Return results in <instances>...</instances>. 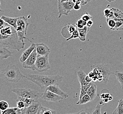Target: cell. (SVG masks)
I'll use <instances>...</instances> for the list:
<instances>
[{
  "mask_svg": "<svg viewBox=\"0 0 123 114\" xmlns=\"http://www.w3.org/2000/svg\"><path fill=\"white\" fill-rule=\"evenodd\" d=\"M25 45L13 27L5 22L0 28V47L19 51L24 48Z\"/></svg>",
  "mask_w": 123,
  "mask_h": 114,
  "instance_id": "6da1fadb",
  "label": "cell"
},
{
  "mask_svg": "<svg viewBox=\"0 0 123 114\" xmlns=\"http://www.w3.org/2000/svg\"><path fill=\"white\" fill-rule=\"evenodd\" d=\"M25 78L37 86L41 89H46L49 86L59 85L62 82L64 77L59 75L54 76L39 75H25Z\"/></svg>",
  "mask_w": 123,
  "mask_h": 114,
  "instance_id": "7a4b0ae2",
  "label": "cell"
},
{
  "mask_svg": "<svg viewBox=\"0 0 123 114\" xmlns=\"http://www.w3.org/2000/svg\"><path fill=\"white\" fill-rule=\"evenodd\" d=\"M90 68L95 75L92 79L94 82L98 81L106 84L110 76L113 74L110 64H95L91 65Z\"/></svg>",
  "mask_w": 123,
  "mask_h": 114,
  "instance_id": "3957f363",
  "label": "cell"
},
{
  "mask_svg": "<svg viewBox=\"0 0 123 114\" xmlns=\"http://www.w3.org/2000/svg\"><path fill=\"white\" fill-rule=\"evenodd\" d=\"M2 74L5 80L12 83H17L20 80L25 78V75L22 73L18 67L15 65H9L3 69Z\"/></svg>",
  "mask_w": 123,
  "mask_h": 114,
  "instance_id": "277c9868",
  "label": "cell"
},
{
  "mask_svg": "<svg viewBox=\"0 0 123 114\" xmlns=\"http://www.w3.org/2000/svg\"><path fill=\"white\" fill-rule=\"evenodd\" d=\"M12 91L16 94L18 97L32 99L36 101L41 98L42 94L37 91L26 88L13 89L12 90Z\"/></svg>",
  "mask_w": 123,
  "mask_h": 114,
  "instance_id": "5b68a950",
  "label": "cell"
},
{
  "mask_svg": "<svg viewBox=\"0 0 123 114\" xmlns=\"http://www.w3.org/2000/svg\"><path fill=\"white\" fill-rule=\"evenodd\" d=\"M29 23L27 22V19L24 16L19 17V19L17 22V28L16 31L20 40L22 41H24V39L27 40L32 43L29 39H27L25 37L27 34V29Z\"/></svg>",
  "mask_w": 123,
  "mask_h": 114,
  "instance_id": "8992f818",
  "label": "cell"
},
{
  "mask_svg": "<svg viewBox=\"0 0 123 114\" xmlns=\"http://www.w3.org/2000/svg\"><path fill=\"white\" fill-rule=\"evenodd\" d=\"M49 55H37L35 63V70L40 72H46L50 69L49 61Z\"/></svg>",
  "mask_w": 123,
  "mask_h": 114,
  "instance_id": "52a82bcc",
  "label": "cell"
},
{
  "mask_svg": "<svg viewBox=\"0 0 123 114\" xmlns=\"http://www.w3.org/2000/svg\"><path fill=\"white\" fill-rule=\"evenodd\" d=\"M74 4L75 3L72 1H58V18H61L63 15L68 16V14L73 9Z\"/></svg>",
  "mask_w": 123,
  "mask_h": 114,
  "instance_id": "ba28073f",
  "label": "cell"
},
{
  "mask_svg": "<svg viewBox=\"0 0 123 114\" xmlns=\"http://www.w3.org/2000/svg\"><path fill=\"white\" fill-rule=\"evenodd\" d=\"M37 54L35 49L32 52L27 60L22 63V67L24 69H29L32 70H35V63L37 58Z\"/></svg>",
  "mask_w": 123,
  "mask_h": 114,
  "instance_id": "9c48e42d",
  "label": "cell"
},
{
  "mask_svg": "<svg viewBox=\"0 0 123 114\" xmlns=\"http://www.w3.org/2000/svg\"><path fill=\"white\" fill-rule=\"evenodd\" d=\"M42 106L40 102L36 101L24 109L22 111L21 114H40Z\"/></svg>",
  "mask_w": 123,
  "mask_h": 114,
  "instance_id": "30bf717a",
  "label": "cell"
},
{
  "mask_svg": "<svg viewBox=\"0 0 123 114\" xmlns=\"http://www.w3.org/2000/svg\"><path fill=\"white\" fill-rule=\"evenodd\" d=\"M41 99L48 102H57L64 99L62 97L47 90H45L42 93Z\"/></svg>",
  "mask_w": 123,
  "mask_h": 114,
  "instance_id": "8fae6325",
  "label": "cell"
},
{
  "mask_svg": "<svg viewBox=\"0 0 123 114\" xmlns=\"http://www.w3.org/2000/svg\"><path fill=\"white\" fill-rule=\"evenodd\" d=\"M35 49L37 55L46 56L49 55L50 50L48 47L43 43H35Z\"/></svg>",
  "mask_w": 123,
  "mask_h": 114,
  "instance_id": "7c38bea8",
  "label": "cell"
},
{
  "mask_svg": "<svg viewBox=\"0 0 123 114\" xmlns=\"http://www.w3.org/2000/svg\"><path fill=\"white\" fill-rule=\"evenodd\" d=\"M76 29L77 27L75 24H68L62 28L61 31L62 36L67 39L71 36L72 33Z\"/></svg>",
  "mask_w": 123,
  "mask_h": 114,
  "instance_id": "4fadbf2b",
  "label": "cell"
},
{
  "mask_svg": "<svg viewBox=\"0 0 123 114\" xmlns=\"http://www.w3.org/2000/svg\"><path fill=\"white\" fill-rule=\"evenodd\" d=\"M46 90H49L52 92L54 93L55 94L62 97L64 99H66L68 97V94L66 93H64V91H63L60 88L59 85H53L49 86L46 88Z\"/></svg>",
  "mask_w": 123,
  "mask_h": 114,
  "instance_id": "5bb4252c",
  "label": "cell"
},
{
  "mask_svg": "<svg viewBox=\"0 0 123 114\" xmlns=\"http://www.w3.org/2000/svg\"><path fill=\"white\" fill-rule=\"evenodd\" d=\"M35 49V43L33 42L31 43V44L29 48H27L26 50H24V51L22 54L21 55L19 58V61L23 63L29 57L31 54Z\"/></svg>",
  "mask_w": 123,
  "mask_h": 114,
  "instance_id": "9a60e30c",
  "label": "cell"
},
{
  "mask_svg": "<svg viewBox=\"0 0 123 114\" xmlns=\"http://www.w3.org/2000/svg\"><path fill=\"white\" fill-rule=\"evenodd\" d=\"M1 18L3 19L5 22L9 25L12 27H13L14 29H16L17 28V22L19 19L18 18H11L7 16H2L1 17Z\"/></svg>",
  "mask_w": 123,
  "mask_h": 114,
  "instance_id": "2e32d148",
  "label": "cell"
},
{
  "mask_svg": "<svg viewBox=\"0 0 123 114\" xmlns=\"http://www.w3.org/2000/svg\"><path fill=\"white\" fill-rule=\"evenodd\" d=\"M13 54L8 49L0 47V61L8 59Z\"/></svg>",
  "mask_w": 123,
  "mask_h": 114,
  "instance_id": "e0dca14e",
  "label": "cell"
},
{
  "mask_svg": "<svg viewBox=\"0 0 123 114\" xmlns=\"http://www.w3.org/2000/svg\"><path fill=\"white\" fill-rule=\"evenodd\" d=\"M77 75L78 80L80 83L81 86L86 85L89 83L86 81L85 79H86V74L83 70H80V71H78L77 72Z\"/></svg>",
  "mask_w": 123,
  "mask_h": 114,
  "instance_id": "ac0fdd59",
  "label": "cell"
},
{
  "mask_svg": "<svg viewBox=\"0 0 123 114\" xmlns=\"http://www.w3.org/2000/svg\"><path fill=\"white\" fill-rule=\"evenodd\" d=\"M79 33V39L81 41H85L86 40V37L88 33L90 28L86 26L83 29H78L77 28Z\"/></svg>",
  "mask_w": 123,
  "mask_h": 114,
  "instance_id": "d6986e66",
  "label": "cell"
},
{
  "mask_svg": "<svg viewBox=\"0 0 123 114\" xmlns=\"http://www.w3.org/2000/svg\"><path fill=\"white\" fill-rule=\"evenodd\" d=\"M97 89V85L92 83L91 86H90L87 91V94L89 96L92 101H93L96 97Z\"/></svg>",
  "mask_w": 123,
  "mask_h": 114,
  "instance_id": "ffe728a7",
  "label": "cell"
},
{
  "mask_svg": "<svg viewBox=\"0 0 123 114\" xmlns=\"http://www.w3.org/2000/svg\"><path fill=\"white\" fill-rule=\"evenodd\" d=\"M23 110L18 108H8L4 111H1V114H21Z\"/></svg>",
  "mask_w": 123,
  "mask_h": 114,
  "instance_id": "44dd1931",
  "label": "cell"
},
{
  "mask_svg": "<svg viewBox=\"0 0 123 114\" xmlns=\"http://www.w3.org/2000/svg\"><path fill=\"white\" fill-rule=\"evenodd\" d=\"M92 83V82H91V83H89L88 84L84 85L83 86H81L80 94V96H79V100H80V99L82 98L83 96L84 95H85L86 94H87V91L88 90L89 88H90V86H91Z\"/></svg>",
  "mask_w": 123,
  "mask_h": 114,
  "instance_id": "7402d4cb",
  "label": "cell"
},
{
  "mask_svg": "<svg viewBox=\"0 0 123 114\" xmlns=\"http://www.w3.org/2000/svg\"><path fill=\"white\" fill-rule=\"evenodd\" d=\"M118 104L112 114H123V99L118 101Z\"/></svg>",
  "mask_w": 123,
  "mask_h": 114,
  "instance_id": "603a6c76",
  "label": "cell"
},
{
  "mask_svg": "<svg viewBox=\"0 0 123 114\" xmlns=\"http://www.w3.org/2000/svg\"><path fill=\"white\" fill-rule=\"evenodd\" d=\"M90 101H92L91 99L87 94H86L83 96L82 98H81L80 100L78 101L76 104L79 105H82L87 103Z\"/></svg>",
  "mask_w": 123,
  "mask_h": 114,
  "instance_id": "cb8c5ba5",
  "label": "cell"
},
{
  "mask_svg": "<svg viewBox=\"0 0 123 114\" xmlns=\"http://www.w3.org/2000/svg\"><path fill=\"white\" fill-rule=\"evenodd\" d=\"M114 74L116 77L117 80L120 82L121 88L123 90V72L117 71Z\"/></svg>",
  "mask_w": 123,
  "mask_h": 114,
  "instance_id": "d4e9b609",
  "label": "cell"
},
{
  "mask_svg": "<svg viewBox=\"0 0 123 114\" xmlns=\"http://www.w3.org/2000/svg\"><path fill=\"white\" fill-rule=\"evenodd\" d=\"M112 9L114 13V19H123V12L117 8H113Z\"/></svg>",
  "mask_w": 123,
  "mask_h": 114,
  "instance_id": "484cf974",
  "label": "cell"
},
{
  "mask_svg": "<svg viewBox=\"0 0 123 114\" xmlns=\"http://www.w3.org/2000/svg\"><path fill=\"white\" fill-rule=\"evenodd\" d=\"M116 21V26L113 30H123V19H114Z\"/></svg>",
  "mask_w": 123,
  "mask_h": 114,
  "instance_id": "4316f807",
  "label": "cell"
},
{
  "mask_svg": "<svg viewBox=\"0 0 123 114\" xmlns=\"http://www.w3.org/2000/svg\"><path fill=\"white\" fill-rule=\"evenodd\" d=\"M104 15L106 18L114 19V13L112 8H107L103 11Z\"/></svg>",
  "mask_w": 123,
  "mask_h": 114,
  "instance_id": "83f0119b",
  "label": "cell"
},
{
  "mask_svg": "<svg viewBox=\"0 0 123 114\" xmlns=\"http://www.w3.org/2000/svg\"><path fill=\"white\" fill-rule=\"evenodd\" d=\"M56 113L54 110L42 106L40 114H56Z\"/></svg>",
  "mask_w": 123,
  "mask_h": 114,
  "instance_id": "f1b7e54d",
  "label": "cell"
},
{
  "mask_svg": "<svg viewBox=\"0 0 123 114\" xmlns=\"http://www.w3.org/2000/svg\"><path fill=\"white\" fill-rule=\"evenodd\" d=\"M104 104V103H103L102 101L98 103L93 111L92 114H102L101 109Z\"/></svg>",
  "mask_w": 123,
  "mask_h": 114,
  "instance_id": "f546056e",
  "label": "cell"
},
{
  "mask_svg": "<svg viewBox=\"0 0 123 114\" xmlns=\"http://www.w3.org/2000/svg\"><path fill=\"white\" fill-rule=\"evenodd\" d=\"M107 25L110 27V29L113 30L116 26V21L114 19L106 18Z\"/></svg>",
  "mask_w": 123,
  "mask_h": 114,
  "instance_id": "4dcf8cb0",
  "label": "cell"
},
{
  "mask_svg": "<svg viewBox=\"0 0 123 114\" xmlns=\"http://www.w3.org/2000/svg\"><path fill=\"white\" fill-rule=\"evenodd\" d=\"M16 107L18 108V109L23 110L24 109L27 107L26 105L24 103V101H22L21 100L17 98L16 100Z\"/></svg>",
  "mask_w": 123,
  "mask_h": 114,
  "instance_id": "1f68e13d",
  "label": "cell"
},
{
  "mask_svg": "<svg viewBox=\"0 0 123 114\" xmlns=\"http://www.w3.org/2000/svg\"><path fill=\"white\" fill-rule=\"evenodd\" d=\"M9 105L7 101H0V111H4L8 109Z\"/></svg>",
  "mask_w": 123,
  "mask_h": 114,
  "instance_id": "d6a6232c",
  "label": "cell"
},
{
  "mask_svg": "<svg viewBox=\"0 0 123 114\" xmlns=\"http://www.w3.org/2000/svg\"><path fill=\"white\" fill-rule=\"evenodd\" d=\"M77 28L78 29H83L86 25V22L84 21L83 20L80 19L78 20L76 23L75 24Z\"/></svg>",
  "mask_w": 123,
  "mask_h": 114,
  "instance_id": "836d02e7",
  "label": "cell"
},
{
  "mask_svg": "<svg viewBox=\"0 0 123 114\" xmlns=\"http://www.w3.org/2000/svg\"><path fill=\"white\" fill-rule=\"evenodd\" d=\"M76 38H79V33L77 29L72 33L69 38L66 39V41H69L70 40L73 39H76Z\"/></svg>",
  "mask_w": 123,
  "mask_h": 114,
  "instance_id": "e575fe53",
  "label": "cell"
},
{
  "mask_svg": "<svg viewBox=\"0 0 123 114\" xmlns=\"http://www.w3.org/2000/svg\"><path fill=\"white\" fill-rule=\"evenodd\" d=\"M81 19L83 20L84 21L87 22L89 20H91V19H92V17L89 14L86 12V13L83 14V15L81 16Z\"/></svg>",
  "mask_w": 123,
  "mask_h": 114,
  "instance_id": "d590c367",
  "label": "cell"
},
{
  "mask_svg": "<svg viewBox=\"0 0 123 114\" xmlns=\"http://www.w3.org/2000/svg\"><path fill=\"white\" fill-rule=\"evenodd\" d=\"M80 8H81L80 5L76 3L74 4V5L73 7V9L75 10V11H79L80 10Z\"/></svg>",
  "mask_w": 123,
  "mask_h": 114,
  "instance_id": "8d00e7d4",
  "label": "cell"
},
{
  "mask_svg": "<svg viewBox=\"0 0 123 114\" xmlns=\"http://www.w3.org/2000/svg\"><path fill=\"white\" fill-rule=\"evenodd\" d=\"M93 24V22L92 21V20H89L88 21L86 22V26L90 28H91L92 27Z\"/></svg>",
  "mask_w": 123,
  "mask_h": 114,
  "instance_id": "74e56055",
  "label": "cell"
},
{
  "mask_svg": "<svg viewBox=\"0 0 123 114\" xmlns=\"http://www.w3.org/2000/svg\"><path fill=\"white\" fill-rule=\"evenodd\" d=\"M78 114H91L89 111L85 110H82L78 112Z\"/></svg>",
  "mask_w": 123,
  "mask_h": 114,
  "instance_id": "f35d334b",
  "label": "cell"
},
{
  "mask_svg": "<svg viewBox=\"0 0 123 114\" xmlns=\"http://www.w3.org/2000/svg\"><path fill=\"white\" fill-rule=\"evenodd\" d=\"M85 79H86V81L88 83L92 82V81H93V79L91 78V77L89 76L88 75H86Z\"/></svg>",
  "mask_w": 123,
  "mask_h": 114,
  "instance_id": "ab89813d",
  "label": "cell"
},
{
  "mask_svg": "<svg viewBox=\"0 0 123 114\" xmlns=\"http://www.w3.org/2000/svg\"><path fill=\"white\" fill-rule=\"evenodd\" d=\"M5 23V22L4 21L3 19L0 18V28L3 27Z\"/></svg>",
  "mask_w": 123,
  "mask_h": 114,
  "instance_id": "60d3db41",
  "label": "cell"
},
{
  "mask_svg": "<svg viewBox=\"0 0 123 114\" xmlns=\"http://www.w3.org/2000/svg\"><path fill=\"white\" fill-rule=\"evenodd\" d=\"M2 72H3V69H1V67H0V78H1V77H3Z\"/></svg>",
  "mask_w": 123,
  "mask_h": 114,
  "instance_id": "b9f144b4",
  "label": "cell"
},
{
  "mask_svg": "<svg viewBox=\"0 0 123 114\" xmlns=\"http://www.w3.org/2000/svg\"><path fill=\"white\" fill-rule=\"evenodd\" d=\"M112 99H113V97H112V96H110V97H109V101H112Z\"/></svg>",
  "mask_w": 123,
  "mask_h": 114,
  "instance_id": "7bdbcfd3",
  "label": "cell"
},
{
  "mask_svg": "<svg viewBox=\"0 0 123 114\" xmlns=\"http://www.w3.org/2000/svg\"><path fill=\"white\" fill-rule=\"evenodd\" d=\"M107 1H108V2H112V1H116V0H106Z\"/></svg>",
  "mask_w": 123,
  "mask_h": 114,
  "instance_id": "ee69618b",
  "label": "cell"
},
{
  "mask_svg": "<svg viewBox=\"0 0 123 114\" xmlns=\"http://www.w3.org/2000/svg\"><path fill=\"white\" fill-rule=\"evenodd\" d=\"M67 1H71V0H61V2H64Z\"/></svg>",
  "mask_w": 123,
  "mask_h": 114,
  "instance_id": "f6af8a7d",
  "label": "cell"
},
{
  "mask_svg": "<svg viewBox=\"0 0 123 114\" xmlns=\"http://www.w3.org/2000/svg\"><path fill=\"white\" fill-rule=\"evenodd\" d=\"M86 0V2H87V3H88L89 2H90V1H91V0Z\"/></svg>",
  "mask_w": 123,
  "mask_h": 114,
  "instance_id": "bcb514c9",
  "label": "cell"
},
{
  "mask_svg": "<svg viewBox=\"0 0 123 114\" xmlns=\"http://www.w3.org/2000/svg\"><path fill=\"white\" fill-rule=\"evenodd\" d=\"M0 4H1V2H0ZM0 12H2V11H1L0 9Z\"/></svg>",
  "mask_w": 123,
  "mask_h": 114,
  "instance_id": "7dc6e473",
  "label": "cell"
},
{
  "mask_svg": "<svg viewBox=\"0 0 123 114\" xmlns=\"http://www.w3.org/2000/svg\"><path fill=\"white\" fill-rule=\"evenodd\" d=\"M78 114V113H73V114Z\"/></svg>",
  "mask_w": 123,
  "mask_h": 114,
  "instance_id": "c3c4849f",
  "label": "cell"
},
{
  "mask_svg": "<svg viewBox=\"0 0 123 114\" xmlns=\"http://www.w3.org/2000/svg\"><path fill=\"white\" fill-rule=\"evenodd\" d=\"M58 1H61V0H57Z\"/></svg>",
  "mask_w": 123,
  "mask_h": 114,
  "instance_id": "681fc988",
  "label": "cell"
},
{
  "mask_svg": "<svg viewBox=\"0 0 123 114\" xmlns=\"http://www.w3.org/2000/svg\"><path fill=\"white\" fill-rule=\"evenodd\" d=\"M12 0V1H15V0Z\"/></svg>",
  "mask_w": 123,
  "mask_h": 114,
  "instance_id": "f907efd6",
  "label": "cell"
}]
</instances>
